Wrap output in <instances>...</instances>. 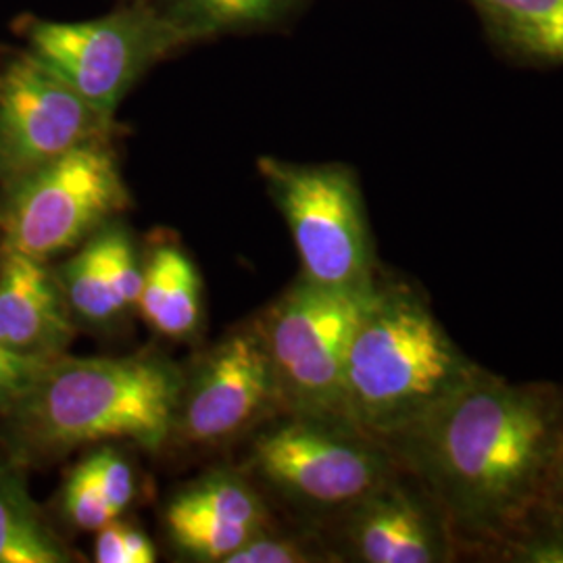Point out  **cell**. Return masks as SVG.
<instances>
[{
  "label": "cell",
  "instance_id": "26",
  "mask_svg": "<svg viewBox=\"0 0 563 563\" xmlns=\"http://www.w3.org/2000/svg\"><path fill=\"white\" fill-rule=\"evenodd\" d=\"M132 2H148V0H132Z\"/></svg>",
  "mask_w": 563,
  "mask_h": 563
},
{
  "label": "cell",
  "instance_id": "22",
  "mask_svg": "<svg viewBox=\"0 0 563 563\" xmlns=\"http://www.w3.org/2000/svg\"><path fill=\"white\" fill-rule=\"evenodd\" d=\"M95 562L97 563H153L157 551L153 541L134 523L115 518L95 532Z\"/></svg>",
  "mask_w": 563,
  "mask_h": 563
},
{
  "label": "cell",
  "instance_id": "24",
  "mask_svg": "<svg viewBox=\"0 0 563 563\" xmlns=\"http://www.w3.org/2000/svg\"><path fill=\"white\" fill-rule=\"evenodd\" d=\"M48 363L23 357L0 344V420L27 395Z\"/></svg>",
  "mask_w": 563,
  "mask_h": 563
},
{
  "label": "cell",
  "instance_id": "16",
  "mask_svg": "<svg viewBox=\"0 0 563 563\" xmlns=\"http://www.w3.org/2000/svg\"><path fill=\"white\" fill-rule=\"evenodd\" d=\"M505 59L528 67H562L563 0H465Z\"/></svg>",
  "mask_w": 563,
  "mask_h": 563
},
{
  "label": "cell",
  "instance_id": "1",
  "mask_svg": "<svg viewBox=\"0 0 563 563\" xmlns=\"http://www.w3.org/2000/svg\"><path fill=\"white\" fill-rule=\"evenodd\" d=\"M562 386L476 374L416 426L388 441L397 462L437 497L463 558L547 495Z\"/></svg>",
  "mask_w": 563,
  "mask_h": 563
},
{
  "label": "cell",
  "instance_id": "12",
  "mask_svg": "<svg viewBox=\"0 0 563 563\" xmlns=\"http://www.w3.org/2000/svg\"><path fill=\"white\" fill-rule=\"evenodd\" d=\"M274 523L257 486L232 470H213L181 486L163 509L172 547L190 562L225 563Z\"/></svg>",
  "mask_w": 563,
  "mask_h": 563
},
{
  "label": "cell",
  "instance_id": "21",
  "mask_svg": "<svg viewBox=\"0 0 563 563\" xmlns=\"http://www.w3.org/2000/svg\"><path fill=\"white\" fill-rule=\"evenodd\" d=\"M59 507L65 522L84 532H97L104 523L120 518L86 457L60 484Z\"/></svg>",
  "mask_w": 563,
  "mask_h": 563
},
{
  "label": "cell",
  "instance_id": "9",
  "mask_svg": "<svg viewBox=\"0 0 563 563\" xmlns=\"http://www.w3.org/2000/svg\"><path fill=\"white\" fill-rule=\"evenodd\" d=\"M282 413L280 393L260 322L246 323L184 372L172 441L225 446Z\"/></svg>",
  "mask_w": 563,
  "mask_h": 563
},
{
  "label": "cell",
  "instance_id": "6",
  "mask_svg": "<svg viewBox=\"0 0 563 563\" xmlns=\"http://www.w3.org/2000/svg\"><path fill=\"white\" fill-rule=\"evenodd\" d=\"M267 192L288 225L305 280L367 290L380 274L357 172L346 163L260 159Z\"/></svg>",
  "mask_w": 563,
  "mask_h": 563
},
{
  "label": "cell",
  "instance_id": "11",
  "mask_svg": "<svg viewBox=\"0 0 563 563\" xmlns=\"http://www.w3.org/2000/svg\"><path fill=\"white\" fill-rule=\"evenodd\" d=\"M334 562L451 563L462 560L453 526L437 497L409 470H399L325 523Z\"/></svg>",
  "mask_w": 563,
  "mask_h": 563
},
{
  "label": "cell",
  "instance_id": "4",
  "mask_svg": "<svg viewBox=\"0 0 563 563\" xmlns=\"http://www.w3.org/2000/svg\"><path fill=\"white\" fill-rule=\"evenodd\" d=\"M399 465L388 444L342 416L280 413L249 451L253 476L318 532Z\"/></svg>",
  "mask_w": 563,
  "mask_h": 563
},
{
  "label": "cell",
  "instance_id": "17",
  "mask_svg": "<svg viewBox=\"0 0 563 563\" xmlns=\"http://www.w3.org/2000/svg\"><path fill=\"white\" fill-rule=\"evenodd\" d=\"M25 467L0 446V563H69L74 553L32 499Z\"/></svg>",
  "mask_w": 563,
  "mask_h": 563
},
{
  "label": "cell",
  "instance_id": "3",
  "mask_svg": "<svg viewBox=\"0 0 563 563\" xmlns=\"http://www.w3.org/2000/svg\"><path fill=\"white\" fill-rule=\"evenodd\" d=\"M478 367L451 339L422 288L380 269L349 344L342 413L388 443L460 390Z\"/></svg>",
  "mask_w": 563,
  "mask_h": 563
},
{
  "label": "cell",
  "instance_id": "25",
  "mask_svg": "<svg viewBox=\"0 0 563 563\" xmlns=\"http://www.w3.org/2000/svg\"><path fill=\"white\" fill-rule=\"evenodd\" d=\"M547 495L563 504V386L560 393V416H558V434H555V451Z\"/></svg>",
  "mask_w": 563,
  "mask_h": 563
},
{
  "label": "cell",
  "instance_id": "18",
  "mask_svg": "<svg viewBox=\"0 0 563 563\" xmlns=\"http://www.w3.org/2000/svg\"><path fill=\"white\" fill-rule=\"evenodd\" d=\"M155 2V0H153ZM301 0H163L155 2L188 42L267 25L286 18Z\"/></svg>",
  "mask_w": 563,
  "mask_h": 563
},
{
  "label": "cell",
  "instance_id": "20",
  "mask_svg": "<svg viewBox=\"0 0 563 563\" xmlns=\"http://www.w3.org/2000/svg\"><path fill=\"white\" fill-rule=\"evenodd\" d=\"M334 562L318 530H280L274 523L260 530L234 551L225 563H320Z\"/></svg>",
  "mask_w": 563,
  "mask_h": 563
},
{
  "label": "cell",
  "instance_id": "23",
  "mask_svg": "<svg viewBox=\"0 0 563 563\" xmlns=\"http://www.w3.org/2000/svg\"><path fill=\"white\" fill-rule=\"evenodd\" d=\"M92 472L97 474L102 490L111 507L123 514L136 495V476L130 460L113 444H99L92 453L86 455Z\"/></svg>",
  "mask_w": 563,
  "mask_h": 563
},
{
  "label": "cell",
  "instance_id": "2",
  "mask_svg": "<svg viewBox=\"0 0 563 563\" xmlns=\"http://www.w3.org/2000/svg\"><path fill=\"white\" fill-rule=\"evenodd\" d=\"M181 386L184 372L162 353L63 355L0 420V446L25 470L99 444L157 453L172 441Z\"/></svg>",
  "mask_w": 563,
  "mask_h": 563
},
{
  "label": "cell",
  "instance_id": "10",
  "mask_svg": "<svg viewBox=\"0 0 563 563\" xmlns=\"http://www.w3.org/2000/svg\"><path fill=\"white\" fill-rule=\"evenodd\" d=\"M113 120L92 109L32 51L0 71V190L71 148L111 139Z\"/></svg>",
  "mask_w": 563,
  "mask_h": 563
},
{
  "label": "cell",
  "instance_id": "8",
  "mask_svg": "<svg viewBox=\"0 0 563 563\" xmlns=\"http://www.w3.org/2000/svg\"><path fill=\"white\" fill-rule=\"evenodd\" d=\"M25 34L30 51L109 120L148 67L190 44L153 0L99 20L30 21Z\"/></svg>",
  "mask_w": 563,
  "mask_h": 563
},
{
  "label": "cell",
  "instance_id": "7",
  "mask_svg": "<svg viewBox=\"0 0 563 563\" xmlns=\"http://www.w3.org/2000/svg\"><path fill=\"white\" fill-rule=\"evenodd\" d=\"M372 288L336 290L299 276L263 313L282 413L344 418V363Z\"/></svg>",
  "mask_w": 563,
  "mask_h": 563
},
{
  "label": "cell",
  "instance_id": "19",
  "mask_svg": "<svg viewBox=\"0 0 563 563\" xmlns=\"http://www.w3.org/2000/svg\"><path fill=\"white\" fill-rule=\"evenodd\" d=\"M495 563H563V504L543 495L476 558Z\"/></svg>",
  "mask_w": 563,
  "mask_h": 563
},
{
  "label": "cell",
  "instance_id": "5",
  "mask_svg": "<svg viewBox=\"0 0 563 563\" xmlns=\"http://www.w3.org/2000/svg\"><path fill=\"white\" fill-rule=\"evenodd\" d=\"M128 207L130 192L109 139L86 142L0 190V253L51 263Z\"/></svg>",
  "mask_w": 563,
  "mask_h": 563
},
{
  "label": "cell",
  "instance_id": "13",
  "mask_svg": "<svg viewBox=\"0 0 563 563\" xmlns=\"http://www.w3.org/2000/svg\"><path fill=\"white\" fill-rule=\"evenodd\" d=\"M55 274L78 328L111 332L139 316L144 263L120 220L78 246Z\"/></svg>",
  "mask_w": 563,
  "mask_h": 563
},
{
  "label": "cell",
  "instance_id": "15",
  "mask_svg": "<svg viewBox=\"0 0 563 563\" xmlns=\"http://www.w3.org/2000/svg\"><path fill=\"white\" fill-rule=\"evenodd\" d=\"M142 263V322L169 341L195 336L202 322V282L195 262L176 242H159Z\"/></svg>",
  "mask_w": 563,
  "mask_h": 563
},
{
  "label": "cell",
  "instance_id": "14",
  "mask_svg": "<svg viewBox=\"0 0 563 563\" xmlns=\"http://www.w3.org/2000/svg\"><path fill=\"white\" fill-rule=\"evenodd\" d=\"M76 332L55 267L0 253V344L30 360L55 362L67 355Z\"/></svg>",
  "mask_w": 563,
  "mask_h": 563
}]
</instances>
